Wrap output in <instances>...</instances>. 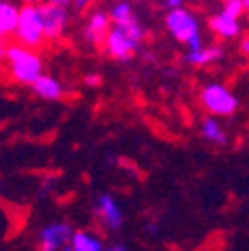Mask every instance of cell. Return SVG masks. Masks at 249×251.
<instances>
[{
    "instance_id": "6da1fadb",
    "label": "cell",
    "mask_w": 249,
    "mask_h": 251,
    "mask_svg": "<svg viewBox=\"0 0 249 251\" xmlns=\"http://www.w3.org/2000/svg\"><path fill=\"white\" fill-rule=\"evenodd\" d=\"M142 38H144V28L136 18H132L130 22L114 24L110 28L106 36V48L114 58L126 62L140 48Z\"/></svg>"
},
{
    "instance_id": "7a4b0ae2",
    "label": "cell",
    "mask_w": 249,
    "mask_h": 251,
    "mask_svg": "<svg viewBox=\"0 0 249 251\" xmlns=\"http://www.w3.org/2000/svg\"><path fill=\"white\" fill-rule=\"evenodd\" d=\"M2 56L6 58L10 74L20 84H34L42 76V60L28 46H2Z\"/></svg>"
},
{
    "instance_id": "3957f363",
    "label": "cell",
    "mask_w": 249,
    "mask_h": 251,
    "mask_svg": "<svg viewBox=\"0 0 249 251\" xmlns=\"http://www.w3.org/2000/svg\"><path fill=\"white\" fill-rule=\"evenodd\" d=\"M166 26L170 32L183 44H188V48L196 50L203 46L201 32H199V24L198 18L185 8H172L166 16Z\"/></svg>"
},
{
    "instance_id": "277c9868",
    "label": "cell",
    "mask_w": 249,
    "mask_h": 251,
    "mask_svg": "<svg viewBox=\"0 0 249 251\" xmlns=\"http://www.w3.org/2000/svg\"><path fill=\"white\" fill-rule=\"evenodd\" d=\"M16 36L28 48H34V46L42 44V40L46 38V30H44L40 6L26 4L24 8H20V22L16 28Z\"/></svg>"
},
{
    "instance_id": "5b68a950",
    "label": "cell",
    "mask_w": 249,
    "mask_h": 251,
    "mask_svg": "<svg viewBox=\"0 0 249 251\" xmlns=\"http://www.w3.org/2000/svg\"><path fill=\"white\" fill-rule=\"evenodd\" d=\"M201 104L211 114L220 116H229L237 110V98L222 84H207L201 92Z\"/></svg>"
},
{
    "instance_id": "8992f818",
    "label": "cell",
    "mask_w": 249,
    "mask_h": 251,
    "mask_svg": "<svg viewBox=\"0 0 249 251\" xmlns=\"http://www.w3.org/2000/svg\"><path fill=\"white\" fill-rule=\"evenodd\" d=\"M40 12H42V20H44V30H46V38L54 40L58 38L66 28V20H68V12L62 4H56V2H50L48 4H42L40 6Z\"/></svg>"
},
{
    "instance_id": "52a82bcc",
    "label": "cell",
    "mask_w": 249,
    "mask_h": 251,
    "mask_svg": "<svg viewBox=\"0 0 249 251\" xmlns=\"http://www.w3.org/2000/svg\"><path fill=\"white\" fill-rule=\"evenodd\" d=\"M72 235L74 231L68 224H52L40 231V241L46 251H56L58 247H64V243L72 239Z\"/></svg>"
},
{
    "instance_id": "ba28073f",
    "label": "cell",
    "mask_w": 249,
    "mask_h": 251,
    "mask_svg": "<svg viewBox=\"0 0 249 251\" xmlns=\"http://www.w3.org/2000/svg\"><path fill=\"white\" fill-rule=\"evenodd\" d=\"M110 22H112V16H108L106 12L98 10L90 16L88 24H86V30H84V38L92 44H96L100 40H106L108 32H110Z\"/></svg>"
},
{
    "instance_id": "9c48e42d",
    "label": "cell",
    "mask_w": 249,
    "mask_h": 251,
    "mask_svg": "<svg viewBox=\"0 0 249 251\" xmlns=\"http://www.w3.org/2000/svg\"><path fill=\"white\" fill-rule=\"evenodd\" d=\"M96 211H98V215L104 219V224H106L110 229L118 231V229L122 227L124 215H122V211H120V207H118V203H116V200H114L112 196H108V194L100 196Z\"/></svg>"
},
{
    "instance_id": "30bf717a",
    "label": "cell",
    "mask_w": 249,
    "mask_h": 251,
    "mask_svg": "<svg viewBox=\"0 0 249 251\" xmlns=\"http://www.w3.org/2000/svg\"><path fill=\"white\" fill-rule=\"evenodd\" d=\"M209 26L215 34H220L222 38H235L239 32H241V26H239V18L227 14V12H220L215 14L211 20H209Z\"/></svg>"
},
{
    "instance_id": "8fae6325",
    "label": "cell",
    "mask_w": 249,
    "mask_h": 251,
    "mask_svg": "<svg viewBox=\"0 0 249 251\" xmlns=\"http://www.w3.org/2000/svg\"><path fill=\"white\" fill-rule=\"evenodd\" d=\"M20 22V8L12 2H2L0 4V32L2 36L16 34V28Z\"/></svg>"
},
{
    "instance_id": "7c38bea8",
    "label": "cell",
    "mask_w": 249,
    "mask_h": 251,
    "mask_svg": "<svg viewBox=\"0 0 249 251\" xmlns=\"http://www.w3.org/2000/svg\"><path fill=\"white\" fill-rule=\"evenodd\" d=\"M224 54V50L220 46H201V48H196V50H188L183 56L185 62L190 64H196V66H203V64H209V62H215L220 60Z\"/></svg>"
},
{
    "instance_id": "4fadbf2b",
    "label": "cell",
    "mask_w": 249,
    "mask_h": 251,
    "mask_svg": "<svg viewBox=\"0 0 249 251\" xmlns=\"http://www.w3.org/2000/svg\"><path fill=\"white\" fill-rule=\"evenodd\" d=\"M34 92L38 94L40 98L44 100H60L62 94H64V90H62V84L58 80H54L52 76H40L34 84H32Z\"/></svg>"
},
{
    "instance_id": "5bb4252c",
    "label": "cell",
    "mask_w": 249,
    "mask_h": 251,
    "mask_svg": "<svg viewBox=\"0 0 249 251\" xmlns=\"http://www.w3.org/2000/svg\"><path fill=\"white\" fill-rule=\"evenodd\" d=\"M70 241H72L70 245L74 247V251H104L102 241L86 231H74Z\"/></svg>"
},
{
    "instance_id": "9a60e30c",
    "label": "cell",
    "mask_w": 249,
    "mask_h": 251,
    "mask_svg": "<svg viewBox=\"0 0 249 251\" xmlns=\"http://www.w3.org/2000/svg\"><path fill=\"white\" fill-rule=\"evenodd\" d=\"M110 16H112V22L114 24H124V22H130L134 18L132 14V4L128 0H122V2L114 4V8L110 10Z\"/></svg>"
},
{
    "instance_id": "2e32d148",
    "label": "cell",
    "mask_w": 249,
    "mask_h": 251,
    "mask_svg": "<svg viewBox=\"0 0 249 251\" xmlns=\"http://www.w3.org/2000/svg\"><path fill=\"white\" fill-rule=\"evenodd\" d=\"M201 132H203V138H207L209 142H220V144L225 142V134H224V130H222V126L217 124L215 120H211V118H207V120L203 122Z\"/></svg>"
},
{
    "instance_id": "e0dca14e",
    "label": "cell",
    "mask_w": 249,
    "mask_h": 251,
    "mask_svg": "<svg viewBox=\"0 0 249 251\" xmlns=\"http://www.w3.org/2000/svg\"><path fill=\"white\" fill-rule=\"evenodd\" d=\"M245 10V0H225V4H224V12L239 18V14Z\"/></svg>"
},
{
    "instance_id": "ac0fdd59",
    "label": "cell",
    "mask_w": 249,
    "mask_h": 251,
    "mask_svg": "<svg viewBox=\"0 0 249 251\" xmlns=\"http://www.w3.org/2000/svg\"><path fill=\"white\" fill-rule=\"evenodd\" d=\"M84 82H86V86H100L102 78H100L98 74H88V76L84 78Z\"/></svg>"
},
{
    "instance_id": "d6986e66",
    "label": "cell",
    "mask_w": 249,
    "mask_h": 251,
    "mask_svg": "<svg viewBox=\"0 0 249 251\" xmlns=\"http://www.w3.org/2000/svg\"><path fill=\"white\" fill-rule=\"evenodd\" d=\"M72 2L76 4V10H86L92 4V0H72Z\"/></svg>"
},
{
    "instance_id": "ffe728a7",
    "label": "cell",
    "mask_w": 249,
    "mask_h": 251,
    "mask_svg": "<svg viewBox=\"0 0 249 251\" xmlns=\"http://www.w3.org/2000/svg\"><path fill=\"white\" fill-rule=\"evenodd\" d=\"M239 48H241V52H243V54H247V56H249V36L241 40V44H239Z\"/></svg>"
},
{
    "instance_id": "44dd1931",
    "label": "cell",
    "mask_w": 249,
    "mask_h": 251,
    "mask_svg": "<svg viewBox=\"0 0 249 251\" xmlns=\"http://www.w3.org/2000/svg\"><path fill=\"white\" fill-rule=\"evenodd\" d=\"M181 2H183V0H166V4H168L170 10H172V8H179Z\"/></svg>"
},
{
    "instance_id": "7402d4cb",
    "label": "cell",
    "mask_w": 249,
    "mask_h": 251,
    "mask_svg": "<svg viewBox=\"0 0 249 251\" xmlns=\"http://www.w3.org/2000/svg\"><path fill=\"white\" fill-rule=\"evenodd\" d=\"M52 2H56V4H62V6H66V4H70L72 0H52Z\"/></svg>"
},
{
    "instance_id": "603a6c76",
    "label": "cell",
    "mask_w": 249,
    "mask_h": 251,
    "mask_svg": "<svg viewBox=\"0 0 249 251\" xmlns=\"http://www.w3.org/2000/svg\"><path fill=\"white\" fill-rule=\"evenodd\" d=\"M108 251H126V249H124V247H122V245H116V247H110V249H108Z\"/></svg>"
},
{
    "instance_id": "cb8c5ba5",
    "label": "cell",
    "mask_w": 249,
    "mask_h": 251,
    "mask_svg": "<svg viewBox=\"0 0 249 251\" xmlns=\"http://www.w3.org/2000/svg\"><path fill=\"white\" fill-rule=\"evenodd\" d=\"M26 4H36V2H40V0H24Z\"/></svg>"
},
{
    "instance_id": "d4e9b609",
    "label": "cell",
    "mask_w": 249,
    "mask_h": 251,
    "mask_svg": "<svg viewBox=\"0 0 249 251\" xmlns=\"http://www.w3.org/2000/svg\"><path fill=\"white\" fill-rule=\"evenodd\" d=\"M64 251H74V247L70 245V247H64Z\"/></svg>"
},
{
    "instance_id": "484cf974",
    "label": "cell",
    "mask_w": 249,
    "mask_h": 251,
    "mask_svg": "<svg viewBox=\"0 0 249 251\" xmlns=\"http://www.w3.org/2000/svg\"><path fill=\"white\" fill-rule=\"evenodd\" d=\"M245 10H249V0H245Z\"/></svg>"
},
{
    "instance_id": "4316f807",
    "label": "cell",
    "mask_w": 249,
    "mask_h": 251,
    "mask_svg": "<svg viewBox=\"0 0 249 251\" xmlns=\"http://www.w3.org/2000/svg\"><path fill=\"white\" fill-rule=\"evenodd\" d=\"M40 251H46V249H44V247H42V249H40Z\"/></svg>"
}]
</instances>
